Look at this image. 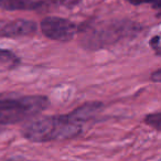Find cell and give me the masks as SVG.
<instances>
[{
  "instance_id": "cell-11",
  "label": "cell",
  "mask_w": 161,
  "mask_h": 161,
  "mask_svg": "<svg viewBox=\"0 0 161 161\" xmlns=\"http://www.w3.org/2000/svg\"><path fill=\"white\" fill-rule=\"evenodd\" d=\"M151 80H153V82H156V83H159L161 80V71L160 69H157L156 72H153L151 75Z\"/></svg>"
},
{
  "instance_id": "cell-2",
  "label": "cell",
  "mask_w": 161,
  "mask_h": 161,
  "mask_svg": "<svg viewBox=\"0 0 161 161\" xmlns=\"http://www.w3.org/2000/svg\"><path fill=\"white\" fill-rule=\"evenodd\" d=\"M49 106V98L43 95L0 96V125H14L29 120L47 110Z\"/></svg>"
},
{
  "instance_id": "cell-4",
  "label": "cell",
  "mask_w": 161,
  "mask_h": 161,
  "mask_svg": "<svg viewBox=\"0 0 161 161\" xmlns=\"http://www.w3.org/2000/svg\"><path fill=\"white\" fill-rule=\"evenodd\" d=\"M43 36L58 42H69L77 34L78 28L74 22L61 17L50 16L44 18L40 23Z\"/></svg>"
},
{
  "instance_id": "cell-3",
  "label": "cell",
  "mask_w": 161,
  "mask_h": 161,
  "mask_svg": "<svg viewBox=\"0 0 161 161\" xmlns=\"http://www.w3.org/2000/svg\"><path fill=\"white\" fill-rule=\"evenodd\" d=\"M138 30L136 23L121 20L104 23L95 27L86 28L84 30L83 47L88 50H99L116 43Z\"/></svg>"
},
{
  "instance_id": "cell-9",
  "label": "cell",
  "mask_w": 161,
  "mask_h": 161,
  "mask_svg": "<svg viewBox=\"0 0 161 161\" xmlns=\"http://www.w3.org/2000/svg\"><path fill=\"white\" fill-rule=\"evenodd\" d=\"M127 1L132 6L150 5L151 7L156 8L157 10H159L161 7V0H127Z\"/></svg>"
},
{
  "instance_id": "cell-12",
  "label": "cell",
  "mask_w": 161,
  "mask_h": 161,
  "mask_svg": "<svg viewBox=\"0 0 161 161\" xmlns=\"http://www.w3.org/2000/svg\"><path fill=\"white\" fill-rule=\"evenodd\" d=\"M1 126H3V125H0V132H3V128L1 127Z\"/></svg>"
},
{
  "instance_id": "cell-5",
  "label": "cell",
  "mask_w": 161,
  "mask_h": 161,
  "mask_svg": "<svg viewBox=\"0 0 161 161\" xmlns=\"http://www.w3.org/2000/svg\"><path fill=\"white\" fill-rule=\"evenodd\" d=\"M38 30L36 21L16 19L11 21L0 20V38L18 39L33 36Z\"/></svg>"
},
{
  "instance_id": "cell-8",
  "label": "cell",
  "mask_w": 161,
  "mask_h": 161,
  "mask_svg": "<svg viewBox=\"0 0 161 161\" xmlns=\"http://www.w3.org/2000/svg\"><path fill=\"white\" fill-rule=\"evenodd\" d=\"M145 123L156 129L157 131H160V126H161V114L159 112L153 113V114H149L146 116Z\"/></svg>"
},
{
  "instance_id": "cell-1",
  "label": "cell",
  "mask_w": 161,
  "mask_h": 161,
  "mask_svg": "<svg viewBox=\"0 0 161 161\" xmlns=\"http://www.w3.org/2000/svg\"><path fill=\"white\" fill-rule=\"evenodd\" d=\"M80 123L71 112L66 115L32 117L22 127V136L32 142H50L77 137L83 131Z\"/></svg>"
},
{
  "instance_id": "cell-6",
  "label": "cell",
  "mask_w": 161,
  "mask_h": 161,
  "mask_svg": "<svg viewBox=\"0 0 161 161\" xmlns=\"http://www.w3.org/2000/svg\"><path fill=\"white\" fill-rule=\"evenodd\" d=\"M42 0H0V8L7 11L40 10Z\"/></svg>"
},
{
  "instance_id": "cell-10",
  "label": "cell",
  "mask_w": 161,
  "mask_h": 161,
  "mask_svg": "<svg viewBox=\"0 0 161 161\" xmlns=\"http://www.w3.org/2000/svg\"><path fill=\"white\" fill-rule=\"evenodd\" d=\"M149 44L151 47V49L153 51H156L157 55L160 54V36H156L154 38H152L151 40L149 41Z\"/></svg>"
},
{
  "instance_id": "cell-7",
  "label": "cell",
  "mask_w": 161,
  "mask_h": 161,
  "mask_svg": "<svg viewBox=\"0 0 161 161\" xmlns=\"http://www.w3.org/2000/svg\"><path fill=\"white\" fill-rule=\"evenodd\" d=\"M19 62H20V60L14 52H11L10 50L0 49V64L12 67L18 64Z\"/></svg>"
}]
</instances>
